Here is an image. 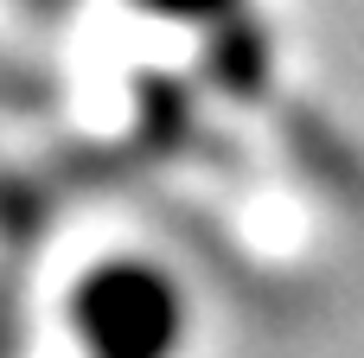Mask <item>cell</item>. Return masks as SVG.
I'll return each instance as SVG.
<instances>
[{
  "mask_svg": "<svg viewBox=\"0 0 364 358\" xmlns=\"http://www.w3.org/2000/svg\"><path fill=\"white\" fill-rule=\"evenodd\" d=\"M77 333L90 358H166L179 346V295L166 275L115 263L77 288Z\"/></svg>",
  "mask_w": 364,
  "mask_h": 358,
  "instance_id": "cell-1",
  "label": "cell"
},
{
  "mask_svg": "<svg viewBox=\"0 0 364 358\" xmlns=\"http://www.w3.org/2000/svg\"><path fill=\"white\" fill-rule=\"evenodd\" d=\"M147 6H160V13H211L224 0H147Z\"/></svg>",
  "mask_w": 364,
  "mask_h": 358,
  "instance_id": "cell-2",
  "label": "cell"
}]
</instances>
